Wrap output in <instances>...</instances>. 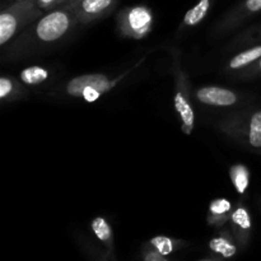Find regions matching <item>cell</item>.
Returning <instances> with one entry per match:
<instances>
[{"instance_id": "5bb4252c", "label": "cell", "mask_w": 261, "mask_h": 261, "mask_svg": "<svg viewBox=\"0 0 261 261\" xmlns=\"http://www.w3.org/2000/svg\"><path fill=\"white\" fill-rule=\"evenodd\" d=\"M211 249L224 257H232L236 254V247L224 239H214L211 241Z\"/></svg>"}, {"instance_id": "9a60e30c", "label": "cell", "mask_w": 261, "mask_h": 261, "mask_svg": "<svg viewBox=\"0 0 261 261\" xmlns=\"http://www.w3.org/2000/svg\"><path fill=\"white\" fill-rule=\"evenodd\" d=\"M232 221L242 229L251 228V218H250L249 212L245 208H237L232 214Z\"/></svg>"}, {"instance_id": "8992f818", "label": "cell", "mask_w": 261, "mask_h": 261, "mask_svg": "<svg viewBox=\"0 0 261 261\" xmlns=\"http://www.w3.org/2000/svg\"><path fill=\"white\" fill-rule=\"evenodd\" d=\"M173 103H175L176 111L180 115L181 121H182L184 132L186 134H190L191 130L194 129V122H195V114H194L193 107H191V105L189 103V101L181 92L176 93L175 98H173Z\"/></svg>"}, {"instance_id": "ffe728a7", "label": "cell", "mask_w": 261, "mask_h": 261, "mask_svg": "<svg viewBox=\"0 0 261 261\" xmlns=\"http://www.w3.org/2000/svg\"><path fill=\"white\" fill-rule=\"evenodd\" d=\"M246 9L249 12L256 13L261 10V0H246Z\"/></svg>"}, {"instance_id": "603a6c76", "label": "cell", "mask_w": 261, "mask_h": 261, "mask_svg": "<svg viewBox=\"0 0 261 261\" xmlns=\"http://www.w3.org/2000/svg\"><path fill=\"white\" fill-rule=\"evenodd\" d=\"M259 66H260V69H261V59H260V63H259Z\"/></svg>"}, {"instance_id": "5b68a950", "label": "cell", "mask_w": 261, "mask_h": 261, "mask_svg": "<svg viewBox=\"0 0 261 261\" xmlns=\"http://www.w3.org/2000/svg\"><path fill=\"white\" fill-rule=\"evenodd\" d=\"M126 22L133 32L142 36L152 24V14L145 7H135L127 12Z\"/></svg>"}, {"instance_id": "44dd1931", "label": "cell", "mask_w": 261, "mask_h": 261, "mask_svg": "<svg viewBox=\"0 0 261 261\" xmlns=\"http://www.w3.org/2000/svg\"><path fill=\"white\" fill-rule=\"evenodd\" d=\"M64 0H37L38 5H40L41 8H43V9H48V8L54 7V5L56 4H60V3H63Z\"/></svg>"}, {"instance_id": "52a82bcc", "label": "cell", "mask_w": 261, "mask_h": 261, "mask_svg": "<svg viewBox=\"0 0 261 261\" xmlns=\"http://www.w3.org/2000/svg\"><path fill=\"white\" fill-rule=\"evenodd\" d=\"M78 12L84 17H97L106 12L115 0H76Z\"/></svg>"}, {"instance_id": "3957f363", "label": "cell", "mask_w": 261, "mask_h": 261, "mask_svg": "<svg viewBox=\"0 0 261 261\" xmlns=\"http://www.w3.org/2000/svg\"><path fill=\"white\" fill-rule=\"evenodd\" d=\"M32 4L31 0H23L0 14V43H7L18 28V17Z\"/></svg>"}, {"instance_id": "7c38bea8", "label": "cell", "mask_w": 261, "mask_h": 261, "mask_svg": "<svg viewBox=\"0 0 261 261\" xmlns=\"http://www.w3.org/2000/svg\"><path fill=\"white\" fill-rule=\"evenodd\" d=\"M249 143L254 148H261V111L255 112L250 120Z\"/></svg>"}, {"instance_id": "e0dca14e", "label": "cell", "mask_w": 261, "mask_h": 261, "mask_svg": "<svg viewBox=\"0 0 261 261\" xmlns=\"http://www.w3.org/2000/svg\"><path fill=\"white\" fill-rule=\"evenodd\" d=\"M150 242H152L153 246L158 250V252H161L162 255H168L173 249L172 241H171L168 237L158 236V237H154Z\"/></svg>"}, {"instance_id": "4fadbf2b", "label": "cell", "mask_w": 261, "mask_h": 261, "mask_svg": "<svg viewBox=\"0 0 261 261\" xmlns=\"http://www.w3.org/2000/svg\"><path fill=\"white\" fill-rule=\"evenodd\" d=\"M91 226L93 232L96 233V236L98 237L101 241H109V240L111 239V228H110L106 219H103L102 217L94 218L93 221H92Z\"/></svg>"}, {"instance_id": "d6986e66", "label": "cell", "mask_w": 261, "mask_h": 261, "mask_svg": "<svg viewBox=\"0 0 261 261\" xmlns=\"http://www.w3.org/2000/svg\"><path fill=\"white\" fill-rule=\"evenodd\" d=\"M12 88H13L12 82H10L9 79L7 78L0 79V97H2V98H5V97L12 92Z\"/></svg>"}, {"instance_id": "30bf717a", "label": "cell", "mask_w": 261, "mask_h": 261, "mask_svg": "<svg viewBox=\"0 0 261 261\" xmlns=\"http://www.w3.org/2000/svg\"><path fill=\"white\" fill-rule=\"evenodd\" d=\"M211 7V0H200L194 8H191L184 18V23L186 25H195L205 18Z\"/></svg>"}, {"instance_id": "2e32d148", "label": "cell", "mask_w": 261, "mask_h": 261, "mask_svg": "<svg viewBox=\"0 0 261 261\" xmlns=\"http://www.w3.org/2000/svg\"><path fill=\"white\" fill-rule=\"evenodd\" d=\"M232 205L229 203V200L227 199H216L211 203L209 205V211L214 216H222V214H226L227 212L231 211Z\"/></svg>"}, {"instance_id": "cb8c5ba5", "label": "cell", "mask_w": 261, "mask_h": 261, "mask_svg": "<svg viewBox=\"0 0 261 261\" xmlns=\"http://www.w3.org/2000/svg\"><path fill=\"white\" fill-rule=\"evenodd\" d=\"M19 2H23V0H19Z\"/></svg>"}, {"instance_id": "277c9868", "label": "cell", "mask_w": 261, "mask_h": 261, "mask_svg": "<svg viewBox=\"0 0 261 261\" xmlns=\"http://www.w3.org/2000/svg\"><path fill=\"white\" fill-rule=\"evenodd\" d=\"M200 102L211 106H232L237 102V96L232 91L219 87H204L196 93Z\"/></svg>"}, {"instance_id": "7a4b0ae2", "label": "cell", "mask_w": 261, "mask_h": 261, "mask_svg": "<svg viewBox=\"0 0 261 261\" xmlns=\"http://www.w3.org/2000/svg\"><path fill=\"white\" fill-rule=\"evenodd\" d=\"M86 87H94L99 92L105 93L111 89L112 83L106 75L102 74H84L71 79L66 86V91L73 97H82V92Z\"/></svg>"}, {"instance_id": "8fae6325", "label": "cell", "mask_w": 261, "mask_h": 261, "mask_svg": "<svg viewBox=\"0 0 261 261\" xmlns=\"http://www.w3.org/2000/svg\"><path fill=\"white\" fill-rule=\"evenodd\" d=\"M20 81L30 86L40 84L48 78V71L42 66H30L22 70L20 73Z\"/></svg>"}, {"instance_id": "7402d4cb", "label": "cell", "mask_w": 261, "mask_h": 261, "mask_svg": "<svg viewBox=\"0 0 261 261\" xmlns=\"http://www.w3.org/2000/svg\"><path fill=\"white\" fill-rule=\"evenodd\" d=\"M165 255H162L161 252H149V254L147 255V257H145V261H167L165 259Z\"/></svg>"}, {"instance_id": "ac0fdd59", "label": "cell", "mask_w": 261, "mask_h": 261, "mask_svg": "<svg viewBox=\"0 0 261 261\" xmlns=\"http://www.w3.org/2000/svg\"><path fill=\"white\" fill-rule=\"evenodd\" d=\"M102 92H99L98 89L94 88V87H86L82 92V97L86 99L87 102H94L101 97Z\"/></svg>"}, {"instance_id": "ba28073f", "label": "cell", "mask_w": 261, "mask_h": 261, "mask_svg": "<svg viewBox=\"0 0 261 261\" xmlns=\"http://www.w3.org/2000/svg\"><path fill=\"white\" fill-rule=\"evenodd\" d=\"M261 59V46H255V47L249 48L244 53L239 54L229 61V68L231 69H240L249 64L255 63L256 60Z\"/></svg>"}, {"instance_id": "9c48e42d", "label": "cell", "mask_w": 261, "mask_h": 261, "mask_svg": "<svg viewBox=\"0 0 261 261\" xmlns=\"http://www.w3.org/2000/svg\"><path fill=\"white\" fill-rule=\"evenodd\" d=\"M229 175H231L232 184L236 188V190L240 194H244L247 190V188H249V170L242 165L232 166Z\"/></svg>"}, {"instance_id": "6da1fadb", "label": "cell", "mask_w": 261, "mask_h": 261, "mask_svg": "<svg viewBox=\"0 0 261 261\" xmlns=\"http://www.w3.org/2000/svg\"><path fill=\"white\" fill-rule=\"evenodd\" d=\"M70 14L66 10H54L41 18L36 27V33L40 40L51 42L65 35L70 27Z\"/></svg>"}]
</instances>
